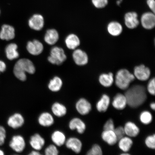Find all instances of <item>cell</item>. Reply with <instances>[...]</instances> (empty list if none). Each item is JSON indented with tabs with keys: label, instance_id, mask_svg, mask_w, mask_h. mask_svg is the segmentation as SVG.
I'll return each instance as SVG.
<instances>
[{
	"label": "cell",
	"instance_id": "obj_1",
	"mask_svg": "<svg viewBox=\"0 0 155 155\" xmlns=\"http://www.w3.org/2000/svg\"><path fill=\"white\" fill-rule=\"evenodd\" d=\"M125 95L127 105L133 108L142 105L147 98L146 89L140 85H133L129 87L125 92Z\"/></svg>",
	"mask_w": 155,
	"mask_h": 155
},
{
	"label": "cell",
	"instance_id": "obj_2",
	"mask_svg": "<svg viewBox=\"0 0 155 155\" xmlns=\"http://www.w3.org/2000/svg\"><path fill=\"white\" fill-rule=\"evenodd\" d=\"M35 72V68L32 62L28 59L18 60L14 66L13 73L19 80L25 81L26 80V73L33 74Z\"/></svg>",
	"mask_w": 155,
	"mask_h": 155
},
{
	"label": "cell",
	"instance_id": "obj_3",
	"mask_svg": "<svg viewBox=\"0 0 155 155\" xmlns=\"http://www.w3.org/2000/svg\"><path fill=\"white\" fill-rule=\"evenodd\" d=\"M135 78L134 75L128 70L125 69H120L116 75L115 84L118 88L121 90H127L130 83L135 80Z\"/></svg>",
	"mask_w": 155,
	"mask_h": 155
},
{
	"label": "cell",
	"instance_id": "obj_4",
	"mask_svg": "<svg viewBox=\"0 0 155 155\" xmlns=\"http://www.w3.org/2000/svg\"><path fill=\"white\" fill-rule=\"evenodd\" d=\"M66 59L67 56L63 48L57 46L51 48L50 55L48 58L49 62L57 65L61 64Z\"/></svg>",
	"mask_w": 155,
	"mask_h": 155
},
{
	"label": "cell",
	"instance_id": "obj_5",
	"mask_svg": "<svg viewBox=\"0 0 155 155\" xmlns=\"http://www.w3.org/2000/svg\"><path fill=\"white\" fill-rule=\"evenodd\" d=\"M151 71L150 68L143 64L135 67L134 75L136 78L142 81L148 80L150 77Z\"/></svg>",
	"mask_w": 155,
	"mask_h": 155
},
{
	"label": "cell",
	"instance_id": "obj_6",
	"mask_svg": "<svg viewBox=\"0 0 155 155\" xmlns=\"http://www.w3.org/2000/svg\"><path fill=\"white\" fill-rule=\"evenodd\" d=\"M9 146L11 149L17 153H22L26 147V143L22 136H14L9 143Z\"/></svg>",
	"mask_w": 155,
	"mask_h": 155
},
{
	"label": "cell",
	"instance_id": "obj_7",
	"mask_svg": "<svg viewBox=\"0 0 155 155\" xmlns=\"http://www.w3.org/2000/svg\"><path fill=\"white\" fill-rule=\"evenodd\" d=\"M141 22L143 28L151 30L155 26V13L152 12H145L141 15Z\"/></svg>",
	"mask_w": 155,
	"mask_h": 155
},
{
	"label": "cell",
	"instance_id": "obj_8",
	"mask_svg": "<svg viewBox=\"0 0 155 155\" xmlns=\"http://www.w3.org/2000/svg\"><path fill=\"white\" fill-rule=\"evenodd\" d=\"M125 24L128 28L133 29L136 28L139 24L138 15L135 12H130L124 15Z\"/></svg>",
	"mask_w": 155,
	"mask_h": 155
},
{
	"label": "cell",
	"instance_id": "obj_9",
	"mask_svg": "<svg viewBox=\"0 0 155 155\" xmlns=\"http://www.w3.org/2000/svg\"><path fill=\"white\" fill-rule=\"evenodd\" d=\"M75 108L79 114L85 115L90 113L92 110V106L88 100L84 98H81L77 102Z\"/></svg>",
	"mask_w": 155,
	"mask_h": 155
},
{
	"label": "cell",
	"instance_id": "obj_10",
	"mask_svg": "<svg viewBox=\"0 0 155 155\" xmlns=\"http://www.w3.org/2000/svg\"><path fill=\"white\" fill-rule=\"evenodd\" d=\"M44 20L43 16L40 14H35L29 19L28 25L33 30L40 31L43 28Z\"/></svg>",
	"mask_w": 155,
	"mask_h": 155
},
{
	"label": "cell",
	"instance_id": "obj_11",
	"mask_svg": "<svg viewBox=\"0 0 155 155\" xmlns=\"http://www.w3.org/2000/svg\"><path fill=\"white\" fill-rule=\"evenodd\" d=\"M27 50L31 54L33 55H38L42 53L44 46L41 42L38 40L29 41L27 44Z\"/></svg>",
	"mask_w": 155,
	"mask_h": 155
},
{
	"label": "cell",
	"instance_id": "obj_12",
	"mask_svg": "<svg viewBox=\"0 0 155 155\" xmlns=\"http://www.w3.org/2000/svg\"><path fill=\"white\" fill-rule=\"evenodd\" d=\"M73 58L75 63L77 65H84L88 63V56L86 52L82 50L75 49L73 53Z\"/></svg>",
	"mask_w": 155,
	"mask_h": 155
},
{
	"label": "cell",
	"instance_id": "obj_13",
	"mask_svg": "<svg viewBox=\"0 0 155 155\" xmlns=\"http://www.w3.org/2000/svg\"><path fill=\"white\" fill-rule=\"evenodd\" d=\"M24 117L19 113H15L10 117L7 121L8 125L13 129H16L22 127L24 124Z\"/></svg>",
	"mask_w": 155,
	"mask_h": 155
},
{
	"label": "cell",
	"instance_id": "obj_14",
	"mask_svg": "<svg viewBox=\"0 0 155 155\" xmlns=\"http://www.w3.org/2000/svg\"><path fill=\"white\" fill-rule=\"evenodd\" d=\"M15 30L10 25H3L0 32V38L2 40L8 41L13 39L15 37Z\"/></svg>",
	"mask_w": 155,
	"mask_h": 155
},
{
	"label": "cell",
	"instance_id": "obj_15",
	"mask_svg": "<svg viewBox=\"0 0 155 155\" xmlns=\"http://www.w3.org/2000/svg\"><path fill=\"white\" fill-rule=\"evenodd\" d=\"M67 148L71 149L77 154L80 153L82 150V144L81 141L77 137H71L66 141Z\"/></svg>",
	"mask_w": 155,
	"mask_h": 155
},
{
	"label": "cell",
	"instance_id": "obj_16",
	"mask_svg": "<svg viewBox=\"0 0 155 155\" xmlns=\"http://www.w3.org/2000/svg\"><path fill=\"white\" fill-rule=\"evenodd\" d=\"M112 105L113 107L117 110H123L127 105V98L125 94L118 93L114 97Z\"/></svg>",
	"mask_w": 155,
	"mask_h": 155
},
{
	"label": "cell",
	"instance_id": "obj_17",
	"mask_svg": "<svg viewBox=\"0 0 155 155\" xmlns=\"http://www.w3.org/2000/svg\"><path fill=\"white\" fill-rule=\"evenodd\" d=\"M69 127L71 130H76L80 134H82L86 129V125L82 120L75 117L71 119L69 123Z\"/></svg>",
	"mask_w": 155,
	"mask_h": 155
},
{
	"label": "cell",
	"instance_id": "obj_18",
	"mask_svg": "<svg viewBox=\"0 0 155 155\" xmlns=\"http://www.w3.org/2000/svg\"><path fill=\"white\" fill-rule=\"evenodd\" d=\"M30 144L35 150L39 151L45 144V140L39 134L37 133L31 137Z\"/></svg>",
	"mask_w": 155,
	"mask_h": 155
},
{
	"label": "cell",
	"instance_id": "obj_19",
	"mask_svg": "<svg viewBox=\"0 0 155 155\" xmlns=\"http://www.w3.org/2000/svg\"><path fill=\"white\" fill-rule=\"evenodd\" d=\"M124 128L125 134L130 137H137L140 133L139 127L132 122H127Z\"/></svg>",
	"mask_w": 155,
	"mask_h": 155
},
{
	"label": "cell",
	"instance_id": "obj_20",
	"mask_svg": "<svg viewBox=\"0 0 155 155\" xmlns=\"http://www.w3.org/2000/svg\"><path fill=\"white\" fill-rule=\"evenodd\" d=\"M38 122L39 124L44 127H49L54 123V120L51 114L44 112L39 116Z\"/></svg>",
	"mask_w": 155,
	"mask_h": 155
},
{
	"label": "cell",
	"instance_id": "obj_21",
	"mask_svg": "<svg viewBox=\"0 0 155 155\" xmlns=\"http://www.w3.org/2000/svg\"><path fill=\"white\" fill-rule=\"evenodd\" d=\"M59 38V35L57 31L55 29H51L46 31L44 37V40L48 44L53 45L57 43Z\"/></svg>",
	"mask_w": 155,
	"mask_h": 155
},
{
	"label": "cell",
	"instance_id": "obj_22",
	"mask_svg": "<svg viewBox=\"0 0 155 155\" xmlns=\"http://www.w3.org/2000/svg\"><path fill=\"white\" fill-rule=\"evenodd\" d=\"M110 102L109 96L106 94H103L100 100L97 103V110L100 112H105L109 107Z\"/></svg>",
	"mask_w": 155,
	"mask_h": 155
},
{
	"label": "cell",
	"instance_id": "obj_23",
	"mask_svg": "<svg viewBox=\"0 0 155 155\" xmlns=\"http://www.w3.org/2000/svg\"><path fill=\"white\" fill-rule=\"evenodd\" d=\"M102 138L104 141L110 145H113L117 142L118 139L113 130H104L101 134Z\"/></svg>",
	"mask_w": 155,
	"mask_h": 155
},
{
	"label": "cell",
	"instance_id": "obj_24",
	"mask_svg": "<svg viewBox=\"0 0 155 155\" xmlns=\"http://www.w3.org/2000/svg\"><path fill=\"white\" fill-rule=\"evenodd\" d=\"M107 29L109 34L114 36L120 35L123 30L121 25L116 21H112L109 23L108 25Z\"/></svg>",
	"mask_w": 155,
	"mask_h": 155
},
{
	"label": "cell",
	"instance_id": "obj_25",
	"mask_svg": "<svg viewBox=\"0 0 155 155\" xmlns=\"http://www.w3.org/2000/svg\"><path fill=\"white\" fill-rule=\"evenodd\" d=\"M98 80L103 86L105 87H111L114 82L113 74L111 72L102 74L99 77Z\"/></svg>",
	"mask_w": 155,
	"mask_h": 155
},
{
	"label": "cell",
	"instance_id": "obj_26",
	"mask_svg": "<svg viewBox=\"0 0 155 155\" xmlns=\"http://www.w3.org/2000/svg\"><path fill=\"white\" fill-rule=\"evenodd\" d=\"M65 42L67 47L71 50H75L80 44L79 38L74 34L69 35L66 38Z\"/></svg>",
	"mask_w": 155,
	"mask_h": 155
},
{
	"label": "cell",
	"instance_id": "obj_27",
	"mask_svg": "<svg viewBox=\"0 0 155 155\" xmlns=\"http://www.w3.org/2000/svg\"><path fill=\"white\" fill-rule=\"evenodd\" d=\"M17 48L18 46L15 43H11L7 46L5 48V53L8 59L13 60L18 58L19 54Z\"/></svg>",
	"mask_w": 155,
	"mask_h": 155
},
{
	"label": "cell",
	"instance_id": "obj_28",
	"mask_svg": "<svg viewBox=\"0 0 155 155\" xmlns=\"http://www.w3.org/2000/svg\"><path fill=\"white\" fill-rule=\"evenodd\" d=\"M52 141L56 146L61 147L66 142V137L64 133L60 131L57 130L52 134L51 136Z\"/></svg>",
	"mask_w": 155,
	"mask_h": 155
},
{
	"label": "cell",
	"instance_id": "obj_29",
	"mask_svg": "<svg viewBox=\"0 0 155 155\" xmlns=\"http://www.w3.org/2000/svg\"><path fill=\"white\" fill-rule=\"evenodd\" d=\"M51 110L54 115L58 117H63L67 113V109L66 107L59 102H55L53 104Z\"/></svg>",
	"mask_w": 155,
	"mask_h": 155
},
{
	"label": "cell",
	"instance_id": "obj_30",
	"mask_svg": "<svg viewBox=\"0 0 155 155\" xmlns=\"http://www.w3.org/2000/svg\"><path fill=\"white\" fill-rule=\"evenodd\" d=\"M118 141L119 148L124 152H128L133 144V141L129 137L124 136Z\"/></svg>",
	"mask_w": 155,
	"mask_h": 155
},
{
	"label": "cell",
	"instance_id": "obj_31",
	"mask_svg": "<svg viewBox=\"0 0 155 155\" xmlns=\"http://www.w3.org/2000/svg\"><path fill=\"white\" fill-rule=\"evenodd\" d=\"M63 84V81L60 77H55L50 81L48 87L51 91L57 92L61 90Z\"/></svg>",
	"mask_w": 155,
	"mask_h": 155
},
{
	"label": "cell",
	"instance_id": "obj_32",
	"mask_svg": "<svg viewBox=\"0 0 155 155\" xmlns=\"http://www.w3.org/2000/svg\"><path fill=\"white\" fill-rule=\"evenodd\" d=\"M139 119L142 124L144 125H148L152 122L153 116L150 111H144L140 113Z\"/></svg>",
	"mask_w": 155,
	"mask_h": 155
},
{
	"label": "cell",
	"instance_id": "obj_33",
	"mask_svg": "<svg viewBox=\"0 0 155 155\" xmlns=\"http://www.w3.org/2000/svg\"><path fill=\"white\" fill-rule=\"evenodd\" d=\"M87 155H102L103 152L101 147L97 144L93 145L92 148L88 151Z\"/></svg>",
	"mask_w": 155,
	"mask_h": 155
},
{
	"label": "cell",
	"instance_id": "obj_34",
	"mask_svg": "<svg viewBox=\"0 0 155 155\" xmlns=\"http://www.w3.org/2000/svg\"><path fill=\"white\" fill-rule=\"evenodd\" d=\"M145 144L147 147L154 150L155 148V135L148 136L145 140Z\"/></svg>",
	"mask_w": 155,
	"mask_h": 155
},
{
	"label": "cell",
	"instance_id": "obj_35",
	"mask_svg": "<svg viewBox=\"0 0 155 155\" xmlns=\"http://www.w3.org/2000/svg\"><path fill=\"white\" fill-rule=\"evenodd\" d=\"M59 152L57 147L53 144L49 145L45 150V154L46 155H58Z\"/></svg>",
	"mask_w": 155,
	"mask_h": 155
},
{
	"label": "cell",
	"instance_id": "obj_36",
	"mask_svg": "<svg viewBox=\"0 0 155 155\" xmlns=\"http://www.w3.org/2000/svg\"><path fill=\"white\" fill-rule=\"evenodd\" d=\"M91 2L94 6L98 9L104 8L108 3V0H91Z\"/></svg>",
	"mask_w": 155,
	"mask_h": 155
},
{
	"label": "cell",
	"instance_id": "obj_37",
	"mask_svg": "<svg viewBox=\"0 0 155 155\" xmlns=\"http://www.w3.org/2000/svg\"><path fill=\"white\" fill-rule=\"evenodd\" d=\"M147 90L149 94L154 96L155 94V79L154 78L149 81L147 85Z\"/></svg>",
	"mask_w": 155,
	"mask_h": 155
},
{
	"label": "cell",
	"instance_id": "obj_38",
	"mask_svg": "<svg viewBox=\"0 0 155 155\" xmlns=\"http://www.w3.org/2000/svg\"><path fill=\"white\" fill-rule=\"evenodd\" d=\"M114 131L117 137L118 141L122 137H124L125 135L124 128L122 126H119V127H116L114 129Z\"/></svg>",
	"mask_w": 155,
	"mask_h": 155
},
{
	"label": "cell",
	"instance_id": "obj_39",
	"mask_svg": "<svg viewBox=\"0 0 155 155\" xmlns=\"http://www.w3.org/2000/svg\"><path fill=\"white\" fill-rule=\"evenodd\" d=\"M103 129L104 130H113L115 129L113 120L110 119H108L104 124Z\"/></svg>",
	"mask_w": 155,
	"mask_h": 155
},
{
	"label": "cell",
	"instance_id": "obj_40",
	"mask_svg": "<svg viewBox=\"0 0 155 155\" xmlns=\"http://www.w3.org/2000/svg\"><path fill=\"white\" fill-rule=\"evenodd\" d=\"M6 137V132L4 127L0 126V145H3L5 142Z\"/></svg>",
	"mask_w": 155,
	"mask_h": 155
},
{
	"label": "cell",
	"instance_id": "obj_41",
	"mask_svg": "<svg viewBox=\"0 0 155 155\" xmlns=\"http://www.w3.org/2000/svg\"><path fill=\"white\" fill-rule=\"evenodd\" d=\"M147 4L151 12L155 13V0H147Z\"/></svg>",
	"mask_w": 155,
	"mask_h": 155
},
{
	"label": "cell",
	"instance_id": "obj_42",
	"mask_svg": "<svg viewBox=\"0 0 155 155\" xmlns=\"http://www.w3.org/2000/svg\"><path fill=\"white\" fill-rule=\"evenodd\" d=\"M6 68L5 64L2 61H0V73L3 72Z\"/></svg>",
	"mask_w": 155,
	"mask_h": 155
},
{
	"label": "cell",
	"instance_id": "obj_43",
	"mask_svg": "<svg viewBox=\"0 0 155 155\" xmlns=\"http://www.w3.org/2000/svg\"><path fill=\"white\" fill-rule=\"evenodd\" d=\"M28 155H41L39 151L35 150L32 151L29 153Z\"/></svg>",
	"mask_w": 155,
	"mask_h": 155
},
{
	"label": "cell",
	"instance_id": "obj_44",
	"mask_svg": "<svg viewBox=\"0 0 155 155\" xmlns=\"http://www.w3.org/2000/svg\"><path fill=\"white\" fill-rule=\"evenodd\" d=\"M150 107L153 110H155V104L154 102L151 103L150 104Z\"/></svg>",
	"mask_w": 155,
	"mask_h": 155
},
{
	"label": "cell",
	"instance_id": "obj_45",
	"mask_svg": "<svg viewBox=\"0 0 155 155\" xmlns=\"http://www.w3.org/2000/svg\"><path fill=\"white\" fill-rule=\"evenodd\" d=\"M122 2H123V0H117V1H116V4H117L118 5H120Z\"/></svg>",
	"mask_w": 155,
	"mask_h": 155
},
{
	"label": "cell",
	"instance_id": "obj_46",
	"mask_svg": "<svg viewBox=\"0 0 155 155\" xmlns=\"http://www.w3.org/2000/svg\"><path fill=\"white\" fill-rule=\"evenodd\" d=\"M4 153L3 151L0 150V155H4Z\"/></svg>",
	"mask_w": 155,
	"mask_h": 155
},
{
	"label": "cell",
	"instance_id": "obj_47",
	"mask_svg": "<svg viewBox=\"0 0 155 155\" xmlns=\"http://www.w3.org/2000/svg\"><path fill=\"white\" fill-rule=\"evenodd\" d=\"M127 152H124V153H123L121 154V155H130V154L129 153H128Z\"/></svg>",
	"mask_w": 155,
	"mask_h": 155
}]
</instances>
